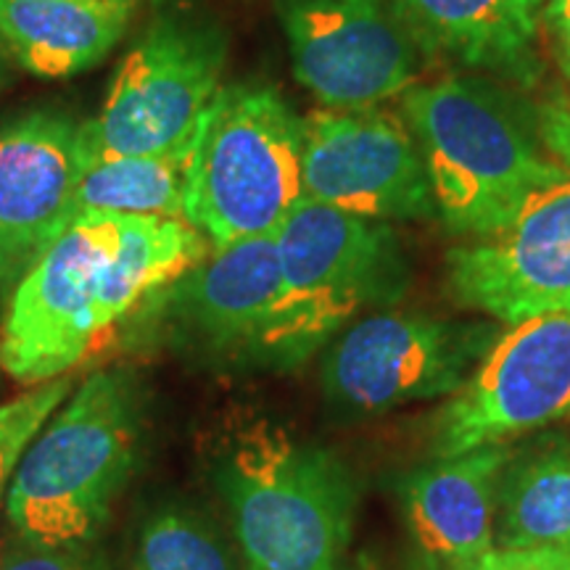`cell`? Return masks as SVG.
Instances as JSON below:
<instances>
[{
	"instance_id": "6da1fadb",
	"label": "cell",
	"mask_w": 570,
	"mask_h": 570,
	"mask_svg": "<svg viewBox=\"0 0 570 570\" xmlns=\"http://www.w3.org/2000/svg\"><path fill=\"white\" fill-rule=\"evenodd\" d=\"M188 219L80 214L21 275L0 327V367L40 386L71 370L111 325L212 254Z\"/></svg>"
},
{
	"instance_id": "7a4b0ae2",
	"label": "cell",
	"mask_w": 570,
	"mask_h": 570,
	"mask_svg": "<svg viewBox=\"0 0 570 570\" xmlns=\"http://www.w3.org/2000/svg\"><path fill=\"white\" fill-rule=\"evenodd\" d=\"M402 117L423 156L436 214L458 235L499 230L537 190L570 177L529 109L483 75L412 85Z\"/></svg>"
},
{
	"instance_id": "3957f363",
	"label": "cell",
	"mask_w": 570,
	"mask_h": 570,
	"mask_svg": "<svg viewBox=\"0 0 570 570\" xmlns=\"http://www.w3.org/2000/svg\"><path fill=\"white\" fill-rule=\"evenodd\" d=\"M142 396L132 370L92 373L21 454L6 497L19 539L92 544L140 458Z\"/></svg>"
},
{
	"instance_id": "277c9868",
	"label": "cell",
	"mask_w": 570,
	"mask_h": 570,
	"mask_svg": "<svg viewBox=\"0 0 570 570\" xmlns=\"http://www.w3.org/2000/svg\"><path fill=\"white\" fill-rule=\"evenodd\" d=\"M281 291L254 362L304 365L362 312L389 309L410 288L407 254L389 223L302 198L277 227Z\"/></svg>"
},
{
	"instance_id": "5b68a950",
	"label": "cell",
	"mask_w": 570,
	"mask_h": 570,
	"mask_svg": "<svg viewBox=\"0 0 570 570\" xmlns=\"http://www.w3.org/2000/svg\"><path fill=\"white\" fill-rule=\"evenodd\" d=\"M217 481L248 570H338L360 494L336 454L259 420L225 446Z\"/></svg>"
},
{
	"instance_id": "8992f818",
	"label": "cell",
	"mask_w": 570,
	"mask_h": 570,
	"mask_svg": "<svg viewBox=\"0 0 570 570\" xmlns=\"http://www.w3.org/2000/svg\"><path fill=\"white\" fill-rule=\"evenodd\" d=\"M304 119L267 85L219 88L185 151V219L214 248L273 235L304 198Z\"/></svg>"
},
{
	"instance_id": "52a82bcc",
	"label": "cell",
	"mask_w": 570,
	"mask_h": 570,
	"mask_svg": "<svg viewBox=\"0 0 570 570\" xmlns=\"http://www.w3.org/2000/svg\"><path fill=\"white\" fill-rule=\"evenodd\" d=\"M227 40L214 24L161 19L114 75L104 109L82 122L90 161L117 156H183L217 96Z\"/></svg>"
},
{
	"instance_id": "ba28073f",
	"label": "cell",
	"mask_w": 570,
	"mask_h": 570,
	"mask_svg": "<svg viewBox=\"0 0 570 570\" xmlns=\"http://www.w3.org/2000/svg\"><path fill=\"white\" fill-rule=\"evenodd\" d=\"M497 338L489 323L370 312L325 352V399L344 415H381L410 402L454 396Z\"/></svg>"
},
{
	"instance_id": "9c48e42d",
	"label": "cell",
	"mask_w": 570,
	"mask_h": 570,
	"mask_svg": "<svg viewBox=\"0 0 570 570\" xmlns=\"http://www.w3.org/2000/svg\"><path fill=\"white\" fill-rule=\"evenodd\" d=\"M296 80L325 109H365L404 96L420 51L394 0H277Z\"/></svg>"
},
{
	"instance_id": "30bf717a",
	"label": "cell",
	"mask_w": 570,
	"mask_h": 570,
	"mask_svg": "<svg viewBox=\"0 0 570 570\" xmlns=\"http://www.w3.org/2000/svg\"><path fill=\"white\" fill-rule=\"evenodd\" d=\"M570 417V315L533 317L499 333L465 386L436 415L439 458L512 439Z\"/></svg>"
},
{
	"instance_id": "8fae6325",
	"label": "cell",
	"mask_w": 570,
	"mask_h": 570,
	"mask_svg": "<svg viewBox=\"0 0 570 570\" xmlns=\"http://www.w3.org/2000/svg\"><path fill=\"white\" fill-rule=\"evenodd\" d=\"M302 183L309 202L375 223L436 214L407 122L381 106L306 114Z\"/></svg>"
},
{
	"instance_id": "7c38bea8",
	"label": "cell",
	"mask_w": 570,
	"mask_h": 570,
	"mask_svg": "<svg viewBox=\"0 0 570 570\" xmlns=\"http://www.w3.org/2000/svg\"><path fill=\"white\" fill-rule=\"evenodd\" d=\"M446 288L504 325L570 315V177L537 190L499 230L454 246Z\"/></svg>"
},
{
	"instance_id": "4fadbf2b",
	"label": "cell",
	"mask_w": 570,
	"mask_h": 570,
	"mask_svg": "<svg viewBox=\"0 0 570 570\" xmlns=\"http://www.w3.org/2000/svg\"><path fill=\"white\" fill-rule=\"evenodd\" d=\"M80 127L53 109L0 127V285H17L75 219L88 169Z\"/></svg>"
},
{
	"instance_id": "5bb4252c",
	"label": "cell",
	"mask_w": 570,
	"mask_h": 570,
	"mask_svg": "<svg viewBox=\"0 0 570 570\" xmlns=\"http://www.w3.org/2000/svg\"><path fill=\"white\" fill-rule=\"evenodd\" d=\"M281 291V259L273 235L212 248L202 265L188 269L148 298L169 338L209 356H246L265 331Z\"/></svg>"
},
{
	"instance_id": "9a60e30c",
	"label": "cell",
	"mask_w": 570,
	"mask_h": 570,
	"mask_svg": "<svg viewBox=\"0 0 570 570\" xmlns=\"http://www.w3.org/2000/svg\"><path fill=\"white\" fill-rule=\"evenodd\" d=\"M508 446H481L439 458L404 487L410 531L428 558L446 570H473L497 550L499 475Z\"/></svg>"
},
{
	"instance_id": "2e32d148",
	"label": "cell",
	"mask_w": 570,
	"mask_h": 570,
	"mask_svg": "<svg viewBox=\"0 0 570 570\" xmlns=\"http://www.w3.org/2000/svg\"><path fill=\"white\" fill-rule=\"evenodd\" d=\"M552 0H394L420 51L499 80H537Z\"/></svg>"
},
{
	"instance_id": "e0dca14e",
	"label": "cell",
	"mask_w": 570,
	"mask_h": 570,
	"mask_svg": "<svg viewBox=\"0 0 570 570\" xmlns=\"http://www.w3.org/2000/svg\"><path fill=\"white\" fill-rule=\"evenodd\" d=\"M135 0H0V42L38 77H71L104 61L130 24Z\"/></svg>"
},
{
	"instance_id": "ac0fdd59",
	"label": "cell",
	"mask_w": 570,
	"mask_h": 570,
	"mask_svg": "<svg viewBox=\"0 0 570 570\" xmlns=\"http://www.w3.org/2000/svg\"><path fill=\"white\" fill-rule=\"evenodd\" d=\"M494 539L499 550L570 552V441L510 454L499 475Z\"/></svg>"
},
{
	"instance_id": "d6986e66",
	"label": "cell",
	"mask_w": 570,
	"mask_h": 570,
	"mask_svg": "<svg viewBox=\"0 0 570 570\" xmlns=\"http://www.w3.org/2000/svg\"><path fill=\"white\" fill-rule=\"evenodd\" d=\"M183 156H117L90 161L77 185L75 217L130 214L185 219Z\"/></svg>"
},
{
	"instance_id": "ffe728a7",
	"label": "cell",
	"mask_w": 570,
	"mask_h": 570,
	"mask_svg": "<svg viewBox=\"0 0 570 570\" xmlns=\"http://www.w3.org/2000/svg\"><path fill=\"white\" fill-rule=\"evenodd\" d=\"M135 570H238V562L198 512L161 510L142 525Z\"/></svg>"
},
{
	"instance_id": "44dd1931",
	"label": "cell",
	"mask_w": 570,
	"mask_h": 570,
	"mask_svg": "<svg viewBox=\"0 0 570 570\" xmlns=\"http://www.w3.org/2000/svg\"><path fill=\"white\" fill-rule=\"evenodd\" d=\"M71 391H75V383L61 375L0 404V497L9 489L21 454L27 452V446L53 412L71 396Z\"/></svg>"
},
{
	"instance_id": "7402d4cb",
	"label": "cell",
	"mask_w": 570,
	"mask_h": 570,
	"mask_svg": "<svg viewBox=\"0 0 570 570\" xmlns=\"http://www.w3.org/2000/svg\"><path fill=\"white\" fill-rule=\"evenodd\" d=\"M0 570H111L92 544L56 547L19 539L0 552Z\"/></svg>"
},
{
	"instance_id": "603a6c76",
	"label": "cell",
	"mask_w": 570,
	"mask_h": 570,
	"mask_svg": "<svg viewBox=\"0 0 570 570\" xmlns=\"http://www.w3.org/2000/svg\"><path fill=\"white\" fill-rule=\"evenodd\" d=\"M473 570H570L562 550H491Z\"/></svg>"
},
{
	"instance_id": "cb8c5ba5",
	"label": "cell",
	"mask_w": 570,
	"mask_h": 570,
	"mask_svg": "<svg viewBox=\"0 0 570 570\" xmlns=\"http://www.w3.org/2000/svg\"><path fill=\"white\" fill-rule=\"evenodd\" d=\"M547 24H550L554 38V53H558L560 67L570 80V11L568 13H547Z\"/></svg>"
},
{
	"instance_id": "d4e9b609",
	"label": "cell",
	"mask_w": 570,
	"mask_h": 570,
	"mask_svg": "<svg viewBox=\"0 0 570 570\" xmlns=\"http://www.w3.org/2000/svg\"><path fill=\"white\" fill-rule=\"evenodd\" d=\"M9 82V53H6L3 42H0V90Z\"/></svg>"
},
{
	"instance_id": "484cf974",
	"label": "cell",
	"mask_w": 570,
	"mask_h": 570,
	"mask_svg": "<svg viewBox=\"0 0 570 570\" xmlns=\"http://www.w3.org/2000/svg\"><path fill=\"white\" fill-rule=\"evenodd\" d=\"M570 11V0H552L547 13H568Z\"/></svg>"
}]
</instances>
